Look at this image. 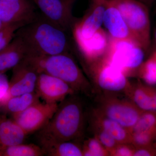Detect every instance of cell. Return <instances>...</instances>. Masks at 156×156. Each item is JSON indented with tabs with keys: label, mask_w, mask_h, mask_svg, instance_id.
Instances as JSON below:
<instances>
[{
	"label": "cell",
	"mask_w": 156,
	"mask_h": 156,
	"mask_svg": "<svg viewBox=\"0 0 156 156\" xmlns=\"http://www.w3.org/2000/svg\"><path fill=\"white\" fill-rule=\"evenodd\" d=\"M28 50V56H51L69 52L67 32L40 14L17 31Z\"/></svg>",
	"instance_id": "6da1fadb"
},
{
	"label": "cell",
	"mask_w": 156,
	"mask_h": 156,
	"mask_svg": "<svg viewBox=\"0 0 156 156\" xmlns=\"http://www.w3.org/2000/svg\"><path fill=\"white\" fill-rule=\"evenodd\" d=\"M83 116L80 101L71 98H65L49 122L39 131L38 140L63 142L77 138L83 131Z\"/></svg>",
	"instance_id": "7a4b0ae2"
},
{
	"label": "cell",
	"mask_w": 156,
	"mask_h": 156,
	"mask_svg": "<svg viewBox=\"0 0 156 156\" xmlns=\"http://www.w3.org/2000/svg\"><path fill=\"white\" fill-rule=\"evenodd\" d=\"M25 59L39 73L60 79L74 91L86 92L89 87L87 78L69 52L51 56H28Z\"/></svg>",
	"instance_id": "3957f363"
},
{
	"label": "cell",
	"mask_w": 156,
	"mask_h": 156,
	"mask_svg": "<svg viewBox=\"0 0 156 156\" xmlns=\"http://www.w3.org/2000/svg\"><path fill=\"white\" fill-rule=\"evenodd\" d=\"M121 12L135 41L146 51L151 44L149 8L137 0H108Z\"/></svg>",
	"instance_id": "277c9868"
},
{
	"label": "cell",
	"mask_w": 156,
	"mask_h": 156,
	"mask_svg": "<svg viewBox=\"0 0 156 156\" xmlns=\"http://www.w3.org/2000/svg\"><path fill=\"white\" fill-rule=\"evenodd\" d=\"M144 52L135 41L114 40L110 37L108 47L104 58L127 76L139 69L143 63Z\"/></svg>",
	"instance_id": "5b68a950"
},
{
	"label": "cell",
	"mask_w": 156,
	"mask_h": 156,
	"mask_svg": "<svg viewBox=\"0 0 156 156\" xmlns=\"http://www.w3.org/2000/svg\"><path fill=\"white\" fill-rule=\"evenodd\" d=\"M46 19L66 31L72 30L78 18L73 14L77 0H32Z\"/></svg>",
	"instance_id": "8992f818"
},
{
	"label": "cell",
	"mask_w": 156,
	"mask_h": 156,
	"mask_svg": "<svg viewBox=\"0 0 156 156\" xmlns=\"http://www.w3.org/2000/svg\"><path fill=\"white\" fill-rule=\"evenodd\" d=\"M58 105L57 103L38 102L13 115L12 119L28 135L44 128L52 119Z\"/></svg>",
	"instance_id": "52a82bcc"
},
{
	"label": "cell",
	"mask_w": 156,
	"mask_h": 156,
	"mask_svg": "<svg viewBox=\"0 0 156 156\" xmlns=\"http://www.w3.org/2000/svg\"><path fill=\"white\" fill-rule=\"evenodd\" d=\"M86 63L101 89L110 92H119L128 85L126 75L104 57L97 61Z\"/></svg>",
	"instance_id": "ba28073f"
},
{
	"label": "cell",
	"mask_w": 156,
	"mask_h": 156,
	"mask_svg": "<svg viewBox=\"0 0 156 156\" xmlns=\"http://www.w3.org/2000/svg\"><path fill=\"white\" fill-rule=\"evenodd\" d=\"M40 14L32 0H0V20L4 24L19 23L24 26Z\"/></svg>",
	"instance_id": "9c48e42d"
},
{
	"label": "cell",
	"mask_w": 156,
	"mask_h": 156,
	"mask_svg": "<svg viewBox=\"0 0 156 156\" xmlns=\"http://www.w3.org/2000/svg\"><path fill=\"white\" fill-rule=\"evenodd\" d=\"M106 3L107 0H90L84 16L78 19L72 30L74 40L89 38L101 28Z\"/></svg>",
	"instance_id": "30bf717a"
},
{
	"label": "cell",
	"mask_w": 156,
	"mask_h": 156,
	"mask_svg": "<svg viewBox=\"0 0 156 156\" xmlns=\"http://www.w3.org/2000/svg\"><path fill=\"white\" fill-rule=\"evenodd\" d=\"M74 90L64 81L44 73H39L35 92L45 103H58Z\"/></svg>",
	"instance_id": "8fae6325"
},
{
	"label": "cell",
	"mask_w": 156,
	"mask_h": 156,
	"mask_svg": "<svg viewBox=\"0 0 156 156\" xmlns=\"http://www.w3.org/2000/svg\"><path fill=\"white\" fill-rule=\"evenodd\" d=\"M9 98L35 92L39 73L25 59L13 69Z\"/></svg>",
	"instance_id": "7c38bea8"
},
{
	"label": "cell",
	"mask_w": 156,
	"mask_h": 156,
	"mask_svg": "<svg viewBox=\"0 0 156 156\" xmlns=\"http://www.w3.org/2000/svg\"><path fill=\"white\" fill-rule=\"evenodd\" d=\"M74 41L86 62H90L104 57L108 47L110 37L107 32L101 28L89 38Z\"/></svg>",
	"instance_id": "4fadbf2b"
},
{
	"label": "cell",
	"mask_w": 156,
	"mask_h": 156,
	"mask_svg": "<svg viewBox=\"0 0 156 156\" xmlns=\"http://www.w3.org/2000/svg\"><path fill=\"white\" fill-rule=\"evenodd\" d=\"M103 24L109 36L111 38L136 41L131 35L121 12L108 0H107Z\"/></svg>",
	"instance_id": "5bb4252c"
},
{
	"label": "cell",
	"mask_w": 156,
	"mask_h": 156,
	"mask_svg": "<svg viewBox=\"0 0 156 156\" xmlns=\"http://www.w3.org/2000/svg\"><path fill=\"white\" fill-rule=\"evenodd\" d=\"M28 56V50L22 40L15 35L14 39L0 51V73L13 69Z\"/></svg>",
	"instance_id": "9a60e30c"
},
{
	"label": "cell",
	"mask_w": 156,
	"mask_h": 156,
	"mask_svg": "<svg viewBox=\"0 0 156 156\" xmlns=\"http://www.w3.org/2000/svg\"><path fill=\"white\" fill-rule=\"evenodd\" d=\"M140 110L127 104L115 102L107 105L105 114L106 118L115 121L127 129H131L141 114Z\"/></svg>",
	"instance_id": "2e32d148"
},
{
	"label": "cell",
	"mask_w": 156,
	"mask_h": 156,
	"mask_svg": "<svg viewBox=\"0 0 156 156\" xmlns=\"http://www.w3.org/2000/svg\"><path fill=\"white\" fill-rule=\"evenodd\" d=\"M27 135L14 120L0 114V150L23 143Z\"/></svg>",
	"instance_id": "e0dca14e"
},
{
	"label": "cell",
	"mask_w": 156,
	"mask_h": 156,
	"mask_svg": "<svg viewBox=\"0 0 156 156\" xmlns=\"http://www.w3.org/2000/svg\"><path fill=\"white\" fill-rule=\"evenodd\" d=\"M39 146L44 155L48 156H82L83 148L70 141L58 142L39 140Z\"/></svg>",
	"instance_id": "ac0fdd59"
},
{
	"label": "cell",
	"mask_w": 156,
	"mask_h": 156,
	"mask_svg": "<svg viewBox=\"0 0 156 156\" xmlns=\"http://www.w3.org/2000/svg\"><path fill=\"white\" fill-rule=\"evenodd\" d=\"M39 102L40 98L36 92H34L9 98L0 107L6 112L13 115Z\"/></svg>",
	"instance_id": "d6986e66"
},
{
	"label": "cell",
	"mask_w": 156,
	"mask_h": 156,
	"mask_svg": "<svg viewBox=\"0 0 156 156\" xmlns=\"http://www.w3.org/2000/svg\"><path fill=\"white\" fill-rule=\"evenodd\" d=\"M44 154L40 146L21 143L0 150V156H42Z\"/></svg>",
	"instance_id": "ffe728a7"
},
{
	"label": "cell",
	"mask_w": 156,
	"mask_h": 156,
	"mask_svg": "<svg viewBox=\"0 0 156 156\" xmlns=\"http://www.w3.org/2000/svg\"><path fill=\"white\" fill-rule=\"evenodd\" d=\"M133 100L140 110L156 113V101L147 88L142 87L136 89L133 94Z\"/></svg>",
	"instance_id": "44dd1931"
},
{
	"label": "cell",
	"mask_w": 156,
	"mask_h": 156,
	"mask_svg": "<svg viewBox=\"0 0 156 156\" xmlns=\"http://www.w3.org/2000/svg\"><path fill=\"white\" fill-rule=\"evenodd\" d=\"M101 126L102 129L111 134L117 142H124L128 139L127 128L115 121L105 118L101 122Z\"/></svg>",
	"instance_id": "7402d4cb"
},
{
	"label": "cell",
	"mask_w": 156,
	"mask_h": 156,
	"mask_svg": "<svg viewBox=\"0 0 156 156\" xmlns=\"http://www.w3.org/2000/svg\"><path fill=\"white\" fill-rule=\"evenodd\" d=\"M131 130L132 133L156 131V113L145 112L141 113L138 121Z\"/></svg>",
	"instance_id": "603a6c76"
},
{
	"label": "cell",
	"mask_w": 156,
	"mask_h": 156,
	"mask_svg": "<svg viewBox=\"0 0 156 156\" xmlns=\"http://www.w3.org/2000/svg\"><path fill=\"white\" fill-rule=\"evenodd\" d=\"M139 74L150 86L156 85V59L152 56L139 68Z\"/></svg>",
	"instance_id": "cb8c5ba5"
},
{
	"label": "cell",
	"mask_w": 156,
	"mask_h": 156,
	"mask_svg": "<svg viewBox=\"0 0 156 156\" xmlns=\"http://www.w3.org/2000/svg\"><path fill=\"white\" fill-rule=\"evenodd\" d=\"M23 26L19 23L4 24L0 29V51L12 41L17 31Z\"/></svg>",
	"instance_id": "d4e9b609"
},
{
	"label": "cell",
	"mask_w": 156,
	"mask_h": 156,
	"mask_svg": "<svg viewBox=\"0 0 156 156\" xmlns=\"http://www.w3.org/2000/svg\"><path fill=\"white\" fill-rule=\"evenodd\" d=\"M83 156H102L106 154L104 147L98 139L91 138L85 144L83 148Z\"/></svg>",
	"instance_id": "484cf974"
},
{
	"label": "cell",
	"mask_w": 156,
	"mask_h": 156,
	"mask_svg": "<svg viewBox=\"0 0 156 156\" xmlns=\"http://www.w3.org/2000/svg\"><path fill=\"white\" fill-rule=\"evenodd\" d=\"M132 134L133 142L139 147L149 146L156 138V131H140Z\"/></svg>",
	"instance_id": "4316f807"
},
{
	"label": "cell",
	"mask_w": 156,
	"mask_h": 156,
	"mask_svg": "<svg viewBox=\"0 0 156 156\" xmlns=\"http://www.w3.org/2000/svg\"><path fill=\"white\" fill-rule=\"evenodd\" d=\"M98 140L105 148L108 150L114 149L118 143L111 134L103 129L98 134Z\"/></svg>",
	"instance_id": "83f0119b"
},
{
	"label": "cell",
	"mask_w": 156,
	"mask_h": 156,
	"mask_svg": "<svg viewBox=\"0 0 156 156\" xmlns=\"http://www.w3.org/2000/svg\"><path fill=\"white\" fill-rule=\"evenodd\" d=\"M9 82L4 73H0V106L8 99Z\"/></svg>",
	"instance_id": "f1b7e54d"
},
{
	"label": "cell",
	"mask_w": 156,
	"mask_h": 156,
	"mask_svg": "<svg viewBox=\"0 0 156 156\" xmlns=\"http://www.w3.org/2000/svg\"><path fill=\"white\" fill-rule=\"evenodd\" d=\"M149 146L140 147L136 150L134 151L133 156H151L155 154V151L153 149L149 147Z\"/></svg>",
	"instance_id": "f546056e"
},
{
	"label": "cell",
	"mask_w": 156,
	"mask_h": 156,
	"mask_svg": "<svg viewBox=\"0 0 156 156\" xmlns=\"http://www.w3.org/2000/svg\"><path fill=\"white\" fill-rule=\"evenodd\" d=\"M134 151L131 148L125 145L121 146L116 148L115 151V154L119 156H133Z\"/></svg>",
	"instance_id": "4dcf8cb0"
},
{
	"label": "cell",
	"mask_w": 156,
	"mask_h": 156,
	"mask_svg": "<svg viewBox=\"0 0 156 156\" xmlns=\"http://www.w3.org/2000/svg\"><path fill=\"white\" fill-rule=\"evenodd\" d=\"M137 1L143 3L146 5L149 8L152 7L153 5L156 2V0H137Z\"/></svg>",
	"instance_id": "1f68e13d"
},
{
	"label": "cell",
	"mask_w": 156,
	"mask_h": 156,
	"mask_svg": "<svg viewBox=\"0 0 156 156\" xmlns=\"http://www.w3.org/2000/svg\"><path fill=\"white\" fill-rule=\"evenodd\" d=\"M148 91L156 101V89L147 88Z\"/></svg>",
	"instance_id": "d6a6232c"
},
{
	"label": "cell",
	"mask_w": 156,
	"mask_h": 156,
	"mask_svg": "<svg viewBox=\"0 0 156 156\" xmlns=\"http://www.w3.org/2000/svg\"><path fill=\"white\" fill-rule=\"evenodd\" d=\"M152 56L156 59V50L155 51V52H154Z\"/></svg>",
	"instance_id": "836d02e7"
},
{
	"label": "cell",
	"mask_w": 156,
	"mask_h": 156,
	"mask_svg": "<svg viewBox=\"0 0 156 156\" xmlns=\"http://www.w3.org/2000/svg\"><path fill=\"white\" fill-rule=\"evenodd\" d=\"M4 23H3L2 22L1 20H0V29H1V28L2 27V26L3 25H4Z\"/></svg>",
	"instance_id": "e575fe53"
},
{
	"label": "cell",
	"mask_w": 156,
	"mask_h": 156,
	"mask_svg": "<svg viewBox=\"0 0 156 156\" xmlns=\"http://www.w3.org/2000/svg\"><path fill=\"white\" fill-rule=\"evenodd\" d=\"M155 41H156V28H155Z\"/></svg>",
	"instance_id": "d590c367"
}]
</instances>
